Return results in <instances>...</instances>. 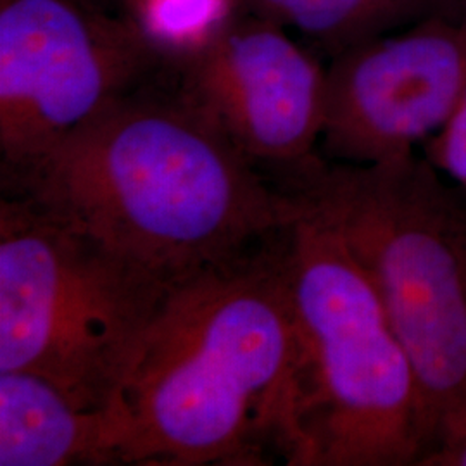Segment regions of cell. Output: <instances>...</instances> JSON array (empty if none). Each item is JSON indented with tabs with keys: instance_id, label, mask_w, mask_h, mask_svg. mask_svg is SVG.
Wrapping results in <instances>:
<instances>
[{
	"instance_id": "obj_1",
	"label": "cell",
	"mask_w": 466,
	"mask_h": 466,
	"mask_svg": "<svg viewBox=\"0 0 466 466\" xmlns=\"http://www.w3.org/2000/svg\"><path fill=\"white\" fill-rule=\"evenodd\" d=\"M0 188L169 283L261 248L287 215L267 175L165 71Z\"/></svg>"
},
{
	"instance_id": "obj_2",
	"label": "cell",
	"mask_w": 466,
	"mask_h": 466,
	"mask_svg": "<svg viewBox=\"0 0 466 466\" xmlns=\"http://www.w3.org/2000/svg\"><path fill=\"white\" fill-rule=\"evenodd\" d=\"M279 233L169 285L107 410L123 465L292 466L298 344Z\"/></svg>"
},
{
	"instance_id": "obj_3",
	"label": "cell",
	"mask_w": 466,
	"mask_h": 466,
	"mask_svg": "<svg viewBox=\"0 0 466 466\" xmlns=\"http://www.w3.org/2000/svg\"><path fill=\"white\" fill-rule=\"evenodd\" d=\"M267 177L340 235L375 287L415 368L431 452L466 413V188L417 154L352 165L317 152Z\"/></svg>"
},
{
	"instance_id": "obj_4",
	"label": "cell",
	"mask_w": 466,
	"mask_h": 466,
	"mask_svg": "<svg viewBox=\"0 0 466 466\" xmlns=\"http://www.w3.org/2000/svg\"><path fill=\"white\" fill-rule=\"evenodd\" d=\"M283 198L279 249L298 344L292 466L420 465L431 450L421 390L382 300L340 235Z\"/></svg>"
},
{
	"instance_id": "obj_5",
	"label": "cell",
	"mask_w": 466,
	"mask_h": 466,
	"mask_svg": "<svg viewBox=\"0 0 466 466\" xmlns=\"http://www.w3.org/2000/svg\"><path fill=\"white\" fill-rule=\"evenodd\" d=\"M171 283L28 198L0 199V371L113 406Z\"/></svg>"
},
{
	"instance_id": "obj_6",
	"label": "cell",
	"mask_w": 466,
	"mask_h": 466,
	"mask_svg": "<svg viewBox=\"0 0 466 466\" xmlns=\"http://www.w3.org/2000/svg\"><path fill=\"white\" fill-rule=\"evenodd\" d=\"M167 61L132 11L102 0H0V177L42 159Z\"/></svg>"
},
{
	"instance_id": "obj_7",
	"label": "cell",
	"mask_w": 466,
	"mask_h": 466,
	"mask_svg": "<svg viewBox=\"0 0 466 466\" xmlns=\"http://www.w3.org/2000/svg\"><path fill=\"white\" fill-rule=\"evenodd\" d=\"M165 75L265 175L317 154L327 66L279 23L235 5Z\"/></svg>"
},
{
	"instance_id": "obj_8",
	"label": "cell",
	"mask_w": 466,
	"mask_h": 466,
	"mask_svg": "<svg viewBox=\"0 0 466 466\" xmlns=\"http://www.w3.org/2000/svg\"><path fill=\"white\" fill-rule=\"evenodd\" d=\"M466 90V25L432 16L327 65L321 154L371 165L415 154Z\"/></svg>"
},
{
	"instance_id": "obj_9",
	"label": "cell",
	"mask_w": 466,
	"mask_h": 466,
	"mask_svg": "<svg viewBox=\"0 0 466 466\" xmlns=\"http://www.w3.org/2000/svg\"><path fill=\"white\" fill-rule=\"evenodd\" d=\"M123 465L109 411L76 406L49 380L0 371V466Z\"/></svg>"
},
{
	"instance_id": "obj_10",
	"label": "cell",
	"mask_w": 466,
	"mask_h": 466,
	"mask_svg": "<svg viewBox=\"0 0 466 466\" xmlns=\"http://www.w3.org/2000/svg\"><path fill=\"white\" fill-rule=\"evenodd\" d=\"M448 0H235V5L298 32L329 61L383 35L444 16Z\"/></svg>"
},
{
	"instance_id": "obj_11",
	"label": "cell",
	"mask_w": 466,
	"mask_h": 466,
	"mask_svg": "<svg viewBox=\"0 0 466 466\" xmlns=\"http://www.w3.org/2000/svg\"><path fill=\"white\" fill-rule=\"evenodd\" d=\"M233 7L235 0H134L135 16L167 59L196 47Z\"/></svg>"
},
{
	"instance_id": "obj_12",
	"label": "cell",
	"mask_w": 466,
	"mask_h": 466,
	"mask_svg": "<svg viewBox=\"0 0 466 466\" xmlns=\"http://www.w3.org/2000/svg\"><path fill=\"white\" fill-rule=\"evenodd\" d=\"M425 157L452 184L466 188V90L448 121L425 142Z\"/></svg>"
},
{
	"instance_id": "obj_13",
	"label": "cell",
	"mask_w": 466,
	"mask_h": 466,
	"mask_svg": "<svg viewBox=\"0 0 466 466\" xmlns=\"http://www.w3.org/2000/svg\"><path fill=\"white\" fill-rule=\"evenodd\" d=\"M418 466H466V413Z\"/></svg>"
},
{
	"instance_id": "obj_14",
	"label": "cell",
	"mask_w": 466,
	"mask_h": 466,
	"mask_svg": "<svg viewBox=\"0 0 466 466\" xmlns=\"http://www.w3.org/2000/svg\"><path fill=\"white\" fill-rule=\"evenodd\" d=\"M444 16L461 21L466 25V0H448Z\"/></svg>"
},
{
	"instance_id": "obj_15",
	"label": "cell",
	"mask_w": 466,
	"mask_h": 466,
	"mask_svg": "<svg viewBox=\"0 0 466 466\" xmlns=\"http://www.w3.org/2000/svg\"><path fill=\"white\" fill-rule=\"evenodd\" d=\"M106 4H111L115 7L119 9H125V11H132L134 13V0H102Z\"/></svg>"
}]
</instances>
